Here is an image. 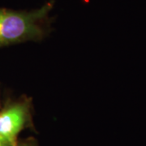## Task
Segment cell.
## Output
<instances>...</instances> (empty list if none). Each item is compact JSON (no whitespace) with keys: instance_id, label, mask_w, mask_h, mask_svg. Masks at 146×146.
Instances as JSON below:
<instances>
[{"instance_id":"1","label":"cell","mask_w":146,"mask_h":146,"mask_svg":"<svg viewBox=\"0 0 146 146\" xmlns=\"http://www.w3.org/2000/svg\"><path fill=\"white\" fill-rule=\"evenodd\" d=\"M52 7L48 2L31 11L0 8V46L42 38Z\"/></svg>"},{"instance_id":"2","label":"cell","mask_w":146,"mask_h":146,"mask_svg":"<svg viewBox=\"0 0 146 146\" xmlns=\"http://www.w3.org/2000/svg\"><path fill=\"white\" fill-rule=\"evenodd\" d=\"M29 116V107L25 102L16 103L0 114V136L13 142L22 130Z\"/></svg>"},{"instance_id":"3","label":"cell","mask_w":146,"mask_h":146,"mask_svg":"<svg viewBox=\"0 0 146 146\" xmlns=\"http://www.w3.org/2000/svg\"><path fill=\"white\" fill-rule=\"evenodd\" d=\"M0 146H16V142L11 141L0 136Z\"/></svg>"}]
</instances>
